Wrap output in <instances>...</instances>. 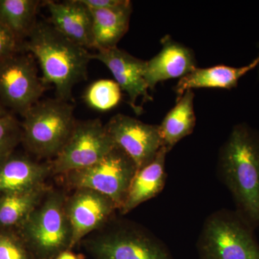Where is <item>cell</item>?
<instances>
[{
    "label": "cell",
    "mask_w": 259,
    "mask_h": 259,
    "mask_svg": "<svg viewBox=\"0 0 259 259\" xmlns=\"http://www.w3.org/2000/svg\"><path fill=\"white\" fill-rule=\"evenodd\" d=\"M194 93L185 92L177 100V104L165 116L159 125L163 147L170 151L175 145L192 134L196 126L194 108Z\"/></svg>",
    "instance_id": "obj_19"
},
{
    "label": "cell",
    "mask_w": 259,
    "mask_h": 259,
    "mask_svg": "<svg viewBox=\"0 0 259 259\" xmlns=\"http://www.w3.org/2000/svg\"><path fill=\"white\" fill-rule=\"evenodd\" d=\"M115 147L100 119L77 121L69 139L49 161L52 175H64L97 163Z\"/></svg>",
    "instance_id": "obj_9"
},
{
    "label": "cell",
    "mask_w": 259,
    "mask_h": 259,
    "mask_svg": "<svg viewBox=\"0 0 259 259\" xmlns=\"http://www.w3.org/2000/svg\"><path fill=\"white\" fill-rule=\"evenodd\" d=\"M8 113H9V112H8V110H7V109L5 108L1 103H0V117L8 115Z\"/></svg>",
    "instance_id": "obj_28"
},
{
    "label": "cell",
    "mask_w": 259,
    "mask_h": 259,
    "mask_svg": "<svg viewBox=\"0 0 259 259\" xmlns=\"http://www.w3.org/2000/svg\"><path fill=\"white\" fill-rule=\"evenodd\" d=\"M0 259H35L16 229L0 228Z\"/></svg>",
    "instance_id": "obj_24"
},
{
    "label": "cell",
    "mask_w": 259,
    "mask_h": 259,
    "mask_svg": "<svg viewBox=\"0 0 259 259\" xmlns=\"http://www.w3.org/2000/svg\"><path fill=\"white\" fill-rule=\"evenodd\" d=\"M38 0H0V22L14 33L21 44L36 23Z\"/></svg>",
    "instance_id": "obj_21"
},
{
    "label": "cell",
    "mask_w": 259,
    "mask_h": 259,
    "mask_svg": "<svg viewBox=\"0 0 259 259\" xmlns=\"http://www.w3.org/2000/svg\"><path fill=\"white\" fill-rule=\"evenodd\" d=\"M49 189L45 183L29 190L0 194V228L18 229Z\"/></svg>",
    "instance_id": "obj_20"
},
{
    "label": "cell",
    "mask_w": 259,
    "mask_h": 259,
    "mask_svg": "<svg viewBox=\"0 0 259 259\" xmlns=\"http://www.w3.org/2000/svg\"><path fill=\"white\" fill-rule=\"evenodd\" d=\"M67 196L49 189L17 231L35 259H55L71 250L72 230L66 209Z\"/></svg>",
    "instance_id": "obj_3"
},
{
    "label": "cell",
    "mask_w": 259,
    "mask_h": 259,
    "mask_svg": "<svg viewBox=\"0 0 259 259\" xmlns=\"http://www.w3.org/2000/svg\"><path fill=\"white\" fill-rule=\"evenodd\" d=\"M55 259H80L79 255L75 254L71 250H66L61 253Z\"/></svg>",
    "instance_id": "obj_27"
},
{
    "label": "cell",
    "mask_w": 259,
    "mask_h": 259,
    "mask_svg": "<svg viewBox=\"0 0 259 259\" xmlns=\"http://www.w3.org/2000/svg\"><path fill=\"white\" fill-rule=\"evenodd\" d=\"M91 59L105 64L121 90L127 94L128 104L135 113L137 115L142 114L144 110L138 106V100L141 98L143 103L153 100L145 79L146 61L138 59L117 47L97 51L96 54H91Z\"/></svg>",
    "instance_id": "obj_12"
},
{
    "label": "cell",
    "mask_w": 259,
    "mask_h": 259,
    "mask_svg": "<svg viewBox=\"0 0 259 259\" xmlns=\"http://www.w3.org/2000/svg\"><path fill=\"white\" fill-rule=\"evenodd\" d=\"M105 127L114 144L134 161L137 169L152 161L163 147L159 125L117 114Z\"/></svg>",
    "instance_id": "obj_10"
},
{
    "label": "cell",
    "mask_w": 259,
    "mask_h": 259,
    "mask_svg": "<svg viewBox=\"0 0 259 259\" xmlns=\"http://www.w3.org/2000/svg\"><path fill=\"white\" fill-rule=\"evenodd\" d=\"M90 10L93 17V49L99 51L117 47L128 30L132 3L122 0L112 8Z\"/></svg>",
    "instance_id": "obj_18"
},
{
    "label": "cell",
    "mask_w": 259,
    "mask_h": 259,
    "mask_svg": "<svg viewBox=\"0 0 259 259\" xmlns=\"http://www.w3.org/2000/svg\"><path fill=\"white\" fill-rule=\"evenodd\" d=\"M99 231L83 243L94 259H174L161 241L136 223L110 221Z\"/></svg>",
    "instance_id": "obj_6"
},
{
    "label": "cell",
    "mask_w": 259,
    "mask_h": 259,
    "mask_svg": "<svg viewBox=\"0 0 259 259\" xmlns=\"http://www.w3.org/2000/svg\"><path fill=\"white\" fill-rule=\"evenodd\" d=\"M166 148L162 147L156 157L136 171L130 185L123 205L119 212L125 215L141 204L157 196L166 184Z\"/></svg>",
    "instance_id": "obj_16"
},
{
    "label": "cell",
    "mask_w": 259,
    "mask_h": 259,
    "mask_svg": "<svg viewBox=\"0 0 259 259\" xmlns=\"http://www.w3.org/2000/svg\"><path fill=\"white\" fill-rule=\"evenodd\" d=\"M122 0H81L88 9L101 10L117 6Z\"/></svg>",
    "instance_id": "obj_26"
},
{
    "label": "cell",
    "mask_w": 259,
    "mask_h": 259,
    "mask_svg": "<svg viewBox=\"0 0 259 259\" xmlns=\"http://www.w3.org/2000/svg\"><path fill=\"white\" fill-rule=\"evenodd\" d=\"M66 213L72 230L71 249L85 237L100 230L118 210L111 199L90 189H78L67 197Z\"/></svg>",
    "instance_id": "obj_11"
},
{
    "label": "cell",
    "mask_w": 259,
    "mask_h": 259,
    "mask_svg": "<svg viewBox=\"0 0 259 259\" xmlns=\"http://www.w3.org/2000/svg\"><path fill=\"white\" fill-rule=\"evenodd\" d=\"M23 118L21 144L35 157L50 161L60 152L77 122L74 105L56 97L40 100Z\"/></svg>",
    "instance_id": "obj_4"
},
{
    "label": "cell",
    "mask_w": 259,
    "mask_h": 259,
    "mask_svg": "<svg viewBox=\"0 0 259 259\" xmlns=\"http://www.w3.org/2000/svg\"><path fill=\"white\" fill-rule=\"evenodd\" d=\"M35 60L23 51L0 60V103L22 117L40 101L47 88Z\"/></svg>",
    "instance_id": "obj_8"
},
{
    "label": "cell",
    "mask_w": 259,
    "mask_h": 259,
    "mask_svg": "<svg viewBox=\"0 0 259 259\" xmlns=\"http://www.w3.org/2000/svg\"><path fill=\"white\" fill-rule=\"evenodd\" d=\"M21 122L12 113L0 117V161L15 151L21 143Z\"/></svg>",
    "instance_id": "obj_23"
},
{
    "label": "cell",
    "mask_w": 259,
    "mask_h": 259,
    "mask_svg": "<svg viewBox=\"0 0 259 259\" xmlns=\"http://www.w3.org/2000/svg\"><path fill=\"white\" fill-rule=\"evenodd\" d=\"M259 66V55L250 64L240 67L218 65L208 68H196L190 74L181 78L175 90L177 99L185 92L194 89L215 88L231 90L238 86V81L249 71Z\"/></svg>",
    "instance_id": "obj_17"
},
{
    "label": "cell",
    "mask_w": 259,
    "mask_h": 259,
    "mask_svg": "<svg viewBox=\"0 0 259 259\" xmlns=\"http://www.w3.org/2000/svg\"><path fill=\"white\" fill-rule=\"evenodd\" d=\"M218 170L237 212L255 229L259 226V131L243 122L233 126L220 149Z\"/></svg>",
    "instance_id": "obj_1"
},
{
    "label": "cell",
    "mask_w": 259,
    "mask_h": 259,
    "mask_svg": "<svg viewBox=\"0 0 259 259\" xmlns=\"http://www.w3.org/2000/svg\"><path fill=\"white\" fill-rule=\"evenodd\" d=\"M52 175L49 162H39L15 152L0 161V194L29 190L45 184Z\"/></svg>",
    "instance_id": "obj_15"
},
{
    "label": "cell",
    "mask_w": 259,
    "mask_h": 259,
    "mask_svg": "<svg viewBox=\"0 0 259 259\" xmlns=\"http://www.w3.org/2000/svg\"><path fill=\"white\" fill-rule=\"evenodd\" d=\"M161 49L150 60L146 61L145 79L153 90L161 81L182 78L197 67L193 51L174 40L169 35L161 39Z\"/></svg>",
    "instance_id": "obj_13"
},
{
    "label": "cell",
    "mask_w": 259,
    "mask_h": 259,
    "mask_svg": "<svg viewBox=\"0 0 259 259\" xmlns=\"http://www.w3.org/2000/svg\"><path fill=\"white\" fill-rule=\"evenodd\" d=\"M137 171L134 161L115 147L93 166L69 172L64 177L66 186L74 190L90 189L107 196L120 210Z\"/></svg>",
    "instance_id": "obj_7"
},
{
    "label": "cell",
    "mask_w": 259,
    "mask_h": 259,
    "mask_svg": "<svg viewBox=\"0 0 259 259\" xmlns=\"http://www.w3.org/2000/svg\"><path fill=\"white\" fill-rule=\"evenodd\" d=\"M254 228L237 211L221 209L204 223L198 241L200 259H259Z\"/></svg>",
    "instance_id": "obj_5"
},
{
    "label": "cell",
    "mask_w": 259,
    "mask_h": 259,
    "mask_svg": "<svg viewBox=\"0 0 259 259\" xmlns=\"http://www.w3.org/2000/svg\"><path fill=\"white\" fill-rule=\"evenodd\" d=\"M20 45L14 33L0 22V60L18 52Z\"/></svg>",
    "instance_id": "obj_25"
},
{
    "label": "cell",
    "mask_w": 259,
    "mask_h": 259,
    "mask_svg": "<svg viewBox=\"0 0 259 259\" xmlns=\"http://www.w3.org/2000/svg\"><path fill=\"white\" fill-rule=\"evenodd\" d=\"M49 23L71 41L85 49H93V17L81 0L46 1Z\"/></svg>",
    "instance_id": "obj_14"
},
{
    "label": "cell",
    "mask_w": 259,
    "mask_h": 259,
    "mask_svg": "<svg viewBox=\"0 0 259 259\" xmlns=\"http://www.w3.org/2000/svg\"><path fill=\"white\" fill-rule=\"evenodd\" d=\"M122 92L120 86L113 80L100 79L88 87L83 99L91 108L99 111H108L120 103Z\"/></svg>",
    "instance_id": "obj_22"
},
{
    "label": "cell",
    "mask_w": 259,
    "mask_h": 259,
    "mask_svg": "<svg viewBox=\"0 0 259 259\" xmlns=\"http://www.w3.org/2000/svg\"><path fill=\"white\" fill-rule=\"evenodd\" d=\"M37 61L42 79L52 84L56 98L71 102L73 89L88 78L91 54L58 32L49 23L36 22L28 36L20 44V50Z\"/></svg>",
    "instance_id": "obj_2"
}]
</instances>
